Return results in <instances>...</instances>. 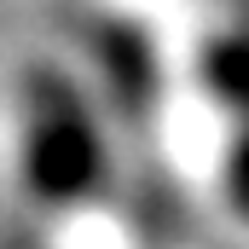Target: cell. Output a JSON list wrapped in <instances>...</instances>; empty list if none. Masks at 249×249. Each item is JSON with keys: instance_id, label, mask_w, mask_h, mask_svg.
I'll return each instance as SVG.
<instances>
[{"instance_id": "1", "label": "cell", "mask_w": 249, "mask_h": 249, "mask_svg": "<svg viewBox=\"0 0 249 249\" xmlns=\"http://www.w3.org/2000/svg\"><path fill=\"white\" fill-rule=\"evenodd\" d=\"M93 174H99V145H93L87 116L70 105H53L29 139V180L47 197H81L93 186Z\"/></svg>"}]
</instances>
